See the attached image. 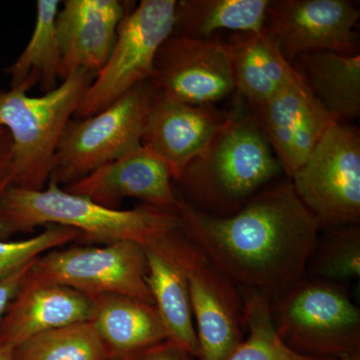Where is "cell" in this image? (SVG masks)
<instances>
[{"mask_svg": "<svg viewBox=\"0 0 360 360\" xmlns=\"http://www.w3.org/2000/svg\"><path fill=\"white\" fill-rule=\"evenodd\" d=\"M179 196L186 233L240 290L271 300L304 278L321 229L290 179L269 184L227 217Z\"/></svg>", "mask_w": 360, "mask_h": 360, "instance_id": "6da1fadb", "label": "cell"}, {"mask_svg": "<svg viewBox=\"0 0 360 360\" xmlns=\"http://www.w3.org/2000/svg\"><path fill=\"white\" fill-rule=\"evenodd\" d=\"M52 224L79 231L82 243L134 241L143 248L158 245L172 232L184 229L177 212L143 203L134 210L106 207L68 193L52 181L40 191L11 186L0 200L1 240Z\"/></svg>", "mask_w": 360, "mask_h": 360, "instance_id": "7a4b0ae2", "label": "cell"}, {"mask_svg": "<svg viewBox=\"0 0 360 360\" xmlns=\"http://www.w3.org/2000/svg\"><path fill=\"white\" fill-rule=\"evenodd\" d=\"M281 172V162L255 116L236 111L174 186L196 210L227 217L238 212Z\"/></svg>", "mask_w": 360, "mask_h": 360, "instance_id": "3957f363", "label": "cell"}, {"mask_svg": "<svg viewBox=\"0 0 360 360\" xmlns=\"http://www.w3.org/2000/svg\"><path fill=\"white\" fill-rule=\"evenodd\" d=\"M96 77L78 70L39 97L20 89L0 90V127L13 139V186L28 191L46 186L61 136Z\"/></svg>", "mask_w": 360, "mask_h": 360, "instance_id": "277c9868", "label": "cell"}, {"mask_svg": "<svg viewBox=\"0 0 360 360\" xmlns=\"http://www.w3.org/2000/svg\"><path fill=\"white\" fill-rule=\"evenodd\" d=\"M277 335L319 359H360V310L341 283L305 276L270 300Z\"/></svg>", "mask_w": 360, "mask_h": 360, "instance_id": "5b68a950", "label": "cell"}, {"mask_svg": "<svg viewBox=\"0 0 360 360\" xmlns=\"http://www.w3.org/2000/svg\"><path fill=\"white\" fill-rule=\"evenodd\" d=\"M156 92L148 80L96 115L72 118L59 141L49 181L68 186L141 148Z\"/></svg>", "mask_w": 360, "mask_h": 360, "instance_id": "8992f818", "label": "cell"}, {"mask_svg": "<svg viewBox=\"0 0 360 360\" xmlns=\"http://www.w3.org/2000/svg\"><path fill=\"white\" fill-rule=\"evenodd\" d=\"M184 272L196 319L200 360H226L245 340L240 290L205 251L179 229L158 245Z\"/></svg>", "mask_w": 360, "mask_h": 360, "instance_id": "52a82bcc", "label": "cell"}, {"mask_svg": "<svg viewBox=\"0 0 360 360\" xmlns=\"http://www.w3.org/2000/svg\"><path fill=\"white\" fill-rule=\"evenodd\" d=\"M321 231L360 221V134L335 123L290 179Z\"/></svg>", "mask_w": 360, "mask_h": 360, "instance_id": "ba28073f", "label": "cell"}, {"mask_svg": "<svg viewBox=\"0 0 360 360\" xmlns=\"http://www.w3.org/2000/svg\"><path fill=\"white\" fill-rule=\"evenodd\" d=\"M146 276L148 260L143 246L134 241H118L47 251L33 262L25 279L61 284L90 297L120 295L155 304Z\"/></svg>", "mask_w": 360, "mask_h": 360, "instance_id": "9c48e42d", "label": "cell"}, {"mask_svg": "<svg viewBox=\"0 0 360 360\" xmlns=\"http://www.w3.org/2000/svg\"><path fill=\"white\" fill-rule=\"evenodd\" d=\"M176 0H142L118 27L115 46L78 106L85 118L115 103L153 77L161 45L172 34Z\"/></svg>", "mask_w": 360, "mask_h": 360, "instance_id": "30bf717a", "label": "cell"}, {"mask_svg": "<svg viewBox=\"0 0 360 360\" xmlns=\"http://www.w3.org/2000/svg\"><path fill=\"white\" fill-rule=\"evenodd\" d=\"M233 60L232 44L172 34L158 52L150 80L167 98L212 105L236 91Z\"/></svg>", "mask_w": 360, "mask_h": 360, "instance_id": "8fae6325", "label": "cell"}, {"mask_svg": "<svg viewBox=\"0 0 360 360\" xmlns=\"http://www.w3.org/2000/svg\"><path fill=\"white\" fill-rule=\"evenodd\" d=\"M359 18L349 0H270L266 30L290 63L314 51L354 56Z\"/></svg>", "mask_w": 360, "mask_h": 360, "instance_id": "7c38bea8", "label": "cell"}, {"mask_svg": "<svg viewBox=\"0 0 360 360\" xmlns=\"http://www.w3.org/2000/svg\"><path fill=\"white\" fill-rule=\"evenodd\" d=\"M255 111L253 116L288 179L335 124L298 70L283 89Z\"/></svg>", "mask_w": 360, "mask_h": 360, "instance_id": "4fadbf2b", "label": "cell"}, {"mask_svg": "<svg viewBox=\"0 0 360 360\" xmlns=\"http://www.w3.org/2000/svg\"><path fill=\"white\" fill-rule=\"evenodd\" d=\"M63 188L115 210L125 198H135L143 205L177 212L179 200L169 168L142 146Z\"/></svg>", "mask_w": 360, "mask_h": 360, "instance_id": "5bb4252c", "label": "cell"}, {"mask_svg": "<svg viewBox=\"0 0 360 360\" xmlns=\"http://www.w3.org/2000/svg\"><path fill=\"white\" fill-rule=\"evenodd\" d=\"M227 117L212 105L179 103L158 91L141 144L165 161L175 182L187 165L207 148Z\"/></svg>", "mask_w": 360, "mask_h": 360, "instance_id": "9a60e30c", "label": "cell"}, {"mask_svg": "<svg viewBox=\"0 0 360 360\" xmlns=\"http://www.w3.org/2000/svg\"><path fill=\"white\" fill-rule=\"evenodd\" d=\"M129 9L120 0H68L59 9L56 30L61 51L59 78L84 70L96 73L110 58L118 27Z\"/></svg>", "mask_w": 360, "mask_h": 360, "instance_id": "2e32d148", "label": "cell"}, {"mask_svg": "<svg viewBox=\"0 0 360 360\" xmlns=\"http://www.w3.org/2000/svg\"><path fill=\"white\" fill-rule=\"evenodd\" d=\"M92 310L94 300L85 293L23 277L15 297L0 319V347L13 352L40 333L89 321Z\"/></svg>", "mask_w": 360, "mask_h": 360, "instance_id": "e0dca14e", "label": "cell"}, {"mask_svg": "<svg viewBox=\"0 0 360 360\" xmlns=\"http://www.w3.org/2000/svg\"><path fill=\"white\" fill-rule=\"evenodd\" d=\"M89 322L103 343L108 360H134L168 340L155 304L120 295L92 296Z\"/></svg>", "mask_w": 360, "mask_h": 360, "instance_id": "ac0fdd59", "label": "cell"}, {"mask_svg": "<svg viewBox=\"0 0 360 360\" xmlns=\"http://www.w3.org/2000/svg\"><path fill=\"white\" fill-rule=\"evenodd\" d=\"M300 75L333 122L349 124L360 116V56L314 51L300 56Z\"/></svg>", "mask_w": 360, "mask_h": 360, "instance_id": "d6986e66", "label": "cell"}, {"mask_svg": "<svg viewBox=\"0 0 360 360\" xmlns=\"http://www.w3.org/2000/svg\"><path fill=\"white\" fill-rule=\"evenodd\" d=\"M234 46L236 90L253 110L269 101L295 77L297 70L285 58L267 32L245 34Z\"/></svg>", "mask_w": 360, "mask_h": 360, "instance_id": "ffe728a7", "label": "cell"}, {"mask_svg": "<svg viewBox=\"0 0 360 360\" xmlns=\"http://www.w3.org/2000/svg\"><path fill=\"white\" fill-rule=\"evenodd\" d=\"M148 260V283L168 340L186 348L193 357L200 356V343L193 323L188 284L181 269L153 246L144 248Z\"/></svg>", "mask_w": 360, "mask_h": 360, "instance_id": "44dd1931", "label": "cell"}, {"mask_svg": "<svg viewBox=\"0 0 360 360\" xmlns=\"http://www.w3.org/2000/svg\"><path fill=\"white\" fill-rule=\"evenodd\" d=\"M270 0H179L172 34L212 39L219 30L257 34L266 27Z\"/></svg>", "mask_w": 360, "mask_h": 360, "instance_id": "7402d4cb", "label": "cell"}, {"mask_svg": "<svg viewBox=\"0 0 360 360\" xmlns=\"http://www.w3.org/2000/svg\"><path fill=\"white\" fill-rule=\"evenodd\" d=\"M59 4L58 0L37 1V20L32 37L25 51L6 70L11 77V89L27 92L39 84L40 89L46 94L58 86L61 63L56 30Z\"/></svg>", "mask_w": 360, "mask_h": 360, "instance_id": "603a6c76", "label": "cell"}, {"mask_svg": "<svg viewBox=\"0 0 360 360\" xmlns=\"http://www.w3.org/2000/svg\"><path fill=\"white\" fill-rule=\"evenodd\" d=\"M239 290L248 333L226 360H340L307 356L291 349L272 323L269 298L257 291Z\"/></svg>", "mask_w": 360, "mask_h": 360, "instance_id": "cb8c5ba5", "label": "cell"}, {"mask_svg": "<svg viewBox=\"0 0 360 360\" xmlns=\"http://www.w3.org/2000/svg\"><path fill=\"white\" fill-rule=\"evenodd\" d=\"M11 360H108L89 321L52 329L14 348Z\"/></svg>", "mask_w": 360, "mask_h": 360, "instance_id": "d4e9b609", "label": "cell"}, {"mask_svg": "<svg viewBox=\"0 0 360 360\" xmlns=\"http://www.w3.org/2000/svg\"><path fill=\"white\" fill-rule=\"evenodd\" d=\"M305 276L336 283L359 279V224L321 231L307 262Z\"/></svg>", "mask_w": 360, "mask_h": 360, "instance_id": "484cf974", "label": "cell"}, {"mask_svg": "<svg viewBox=\"0 0 360 360\" xmlns=\"http://www.w3.org/2000/svg\"><path fill=\"white\" fill-rule=\"evenodd\" d=\"M37 236L21 240L0 239V276L13 274L47 251L82 241L79 231L60 225H47Z\"/></svg>", "mask_w": 360, "mask_h": 360, "instance_id": "4316f807", "label": "cell"}, {"mask_svg": "<svg viewBox=\"0 0 360 360\" xmlns=\"http://www.w3.org/2000/svg\"><path fill=\"white\" fill-rule=\"evenodd\" d=\"M13 181V146L8 130L0 127V200Z\"/></svg>", "mask_w": 360, "mask_h": 360, "instance_id": "83f0119b", "label": "cell"}, {"mask_svg": "<svg viewBox=\"0 0 360 360\" xmlns=\"http://www.w3.org/2000/svg\"><path fill=\"white\" fill-rule=\"evenodd\" d=\"M193 357L186 348L167 340L148 348L134 360H193Z\"/></svg>", "mask_w": 360, "mask_h": 360, "instance_id": "f1b7e54d", "label": "cell"}, {"mask_svg": "<svg viewBox=\"0 0 360 360\" xmlns=\"http://www.w3.org/2000/svg\"><path fill=\"white\" fill-rule=\"evenodd\" d=\"M33 262L16 270L13 274L0 276V319L6 314L7 307L15 297L16 293L20 290L21 281H22L26 272L32 266Z\"/></svg>", "mask_w": 360, "mask_h": 360, "instance_id": "f546056e", "label": "cell"}, {"mask_svg": "<svg viewBox=\"0 0 360 360\" xmlns=\"http://www.w3.org/2000/svg\"><path fill=\"white\" fill-rule=\"evenodd\" d=\"M11 350L0 347V360H11Z\"/></svg>", "mask_w": 360, "mask_h": 360, "instance_id": "4dcf8cb0", "label": "cell"}, {"mask_svg": "<svg viewBox=\"0 0 360 360\" xmlns=\"http://www.w3.org/2000/svg\"><path fill=\"white\" fill-rule=\"evenodd\" d=\"M345 360H360V359H345Z\"/></svg>", "mask_w": 360, "mask_h": 360, "instance_id": "1f68e13d", "label": "cell"}]
</instances>
